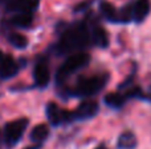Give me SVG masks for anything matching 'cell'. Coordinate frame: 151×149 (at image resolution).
<instances>
[{
	"label": "cell",
	"mask_w": 151,
	"mask_h": 149,
	"mask_svg": "<svg viewBox=\"0 0 151 149\" xmlns=\"http://www.w3.org/2000/svg\"><path fill=\"white\" fill-rule=\"evenodd\" d=\"M93 44V28L85 23L76 24L64 33L58 42V50L61 53L82 52L85 48Z\"/></svg>",
	"instance_id": "obj_1"
},
{
	"label": "cell",
	"mask_w": 151,
	"mask_h": 149,
	"mask_svg": "<svg viewBox=\"0 0 151 149\" xmlns=\"http://www.w3.org/2000/svg\"><path fill=\"white\" fill-rule=\"evenodd\" d=\"M151 9L150 0H135L125 5L121 11H117V23H141L146 18Z\"/></svg>",
	"instance_id": "obj_2"
},
{
	"label": "cell",
	"mask_w": 151,
	"mask_h": 149,
	"mask_svg": "<svg viewBox=\"0 0 151 149\" xmlns=\"http://www.w3.org/2000/svg\"><path fill=\"white\" fill-rule=\"evenodd\" d=\"M109 81L107 74H97L90 78H82L74 87V95L77 96H93L98 94Z\"/></svg>",
	"instance_id": "obj_3"
},
{
	"label": "cell",
	"mask_w": 151,
	"mask_h": 149,
	"mask_svg": "<svg viewBox=\"0 0 151 149\" xmlns=\"http://www.w3.org/2000/svg\"><path fill=\"white\" fill-rule=\"evenodd\" d=\"M90 62V55L85 52H76L72 53L66 61L63 63L60 69L57 71V81L63 82L68 78L69 75H72L76 71L81 70L82 67H85L88 63Z\"/></svg>",
	"instance_id": "obj_4"
},
{
	"label": "cell",
	"mask_w": 151,
	"mask_h": 149,
	"mask_svg": "<svg viewBox=\"0 0 151 149\" xmlns=\"http://www.w3.org/2000/svg\"><path fill=\"white\" fill-rule=\"evenodd\" d=\"M27 126H28V120L27 119H19V120L11 121L9 124H7V127L4 129V137L7 144L15 145L21 139Z\"/></svg>",
	"instance_id": "obj_5"
},
{
	"label": "cell",
	"mask_w": 151,
	"mask_h": 149,
	"mask_svg": "<svg viewBox=\"0 0 151 149\" xmlns=\"http://www.w3.org/2000/svg\"><path fill=\"white\" fill-rule=\"evenodd\" d=\"M47 115L49 118V121L53 126H58L61 123H65V121H70L73 120L72 118V112L68 111H64L58 107L55 103H49L47 107Z\"/></svg>",
	"instance_id": "obj_6"
},
{
	"label": "cell",
	"mask_w": 151,
	"mask_h": 149,
	"mask_svg": "<svg viewBox=\"0 0 151 149\" xmlns=\"http://www.w3.org/2000/svg\"><path fill=\"white\" fill-rule=\"evenodd\" d=\"M98 104L96 102H91V100H88V102H83L78 106V108L72 112V118L73 120H83V119H90L93 116L97 115L98 112Z\"/></svg>",
	"instance_id": "obj_7"
},
{
	"label": "cell",
	"mask_w": 151,
	"mask_h": 149,
	"mask_svg": "<svg viewBox=\"0 0 151 149\" xmlns=\"http://www.w3.org/2000/svg\"><path fill=\"white\" fill-rule=\"evenodd\" d=\"M33 75H35V81H36L37 86H40V87L47 86V84L49 83V79H50V73H49L48 63L44 62V61L37 63V65L35 66Z\"/></svg>",
	"instance_id": "obj_8"
},
{
	"label": "cell",
	"mask_w": 151,
	"mask_h": 149,
	"mask_svg": "<svg viewBox=\"0 0 151 149\" xmlns=\"http://www.w3.org/2000/svg\"><path fill=\"white\" fill-rule=\"evenodd\" d=\"M19 70L17 63L15 62L11 55H7V57H3V60L0 61V77L1 78H11L13 77Z\"/></svg>",
	"instance_id": "obj_9"
},
{
	"label": "cell",
	"mask_w": 151,
	"mask_h": 149,
	"mask_svg": "<svg viewBox=\"0 0 151 149\" xmlns=\"http://www.w3.org/2000/svg\"><path fill=\"white\" fill-rule=\"evenodd\" d=\"M118 149H134L137 147V139L134 133L131 132H125L118 139Z\"/></svg>",
	"instance_id": "obj_10"
},
{
	"label": "cell",
	"mask_w": 151,
	"mask_h": 149,
	"mask_svg": "<svg viewBox=\"0 0 151 149\" xmlns=\"http://www.w3.org/2000/svg\"><path fill=\"white\" fill-rule=\"evenodd\" d=\"M109 42V38H107V34L105 32V29L102 26H93V44L97 45V46L105 48Z\"/></svg>",
	"instance_id": "obj_11"
},
{
	"label": "cell",
	"mask_w": 151,
	"mask_h": 149,
	"mask_svg": "<svg viewBox=\"0 0 151 149\" xmlns=\"http://www.w3.org/2000/svg\"><path fill=\"white\" fill-rule=\"evenodd\" d=\"M127 100L125 94H121V92H115V94H109L105 98V103H106L109 107L113 108H121L125 102Z\"/></svg>",
	"instance_id": "obj_12"
},
{
	"label": "cell",
	"mask_w": 151,
	"mask_h": 149,
	"mask_svg": "<svg viewBox=\"0 0 151 149\" xmlns=\"http://www.w3.org/2000/svg\"><path fill=\"white\" fill-rule=\"evenodd\" d=\"M48 135H49V128H48V126H45V124H39V126H36L32 129L31 139L36 143H41L47 139Z\"/></svg>",
	"instance_id": "obj_13"
},
{
	"label": "cell",
	"mask_w": 151,
	"mask_h": 149,
	"mask_svg": "<svg viewBox=\"0 0 151 149\" xmlns=\"http://www.w3.org/2000/svg\"><path fill=\"white\" fill-rule=\"evenodd\" d=\"M99 11H101L102 16H104L105 18L117 23V9H115L110 3H102L101 7H99Z\"/></svg>",
	"instance_id": "obj_14"
},
{
	"label": "cell",
	"mask_w": 151,
	"mask_h": 149,
	"mask_svg": "<svg viewBox=\"0 0 151 149\" xmlns=\"http://www.w3.org/2000/svg\"><path fill=\"white\" fill-rule=\"evenodd\" d=\"M13 25L20 26V28H29L32 25V16L29 13H20L12 18Z\"/></svg>",
	"instance_id": "obj_15"
},
{
	"label": "cell",
	"mask_w": 151,
	"mask_h": 149,
	"mask_svg": "<svg viewBox=\"0 0 151 149\" xmlns=\"http://www.w3.org/2000/svg\"><path fill=\"white\" fill-rule=\"evenodd\" d=\"M9 41H11V44L15 48H17V49H24V48H27V45H28L27 37L20 33H12L9 36Z\"/></svg>",
	"instance_id": "obj_16"
},
{
	"label": "cell",
	"mask_w": 151,
	"mask_h": 149,
	"mask_svg": "<svg viewBox=\"0 0 151 149\" xmlns=\"http://www.w3.org/2000/svg\"><path fill=\"white\" fill-rule=\"evenodd\" d=\"M39 3L40 0H24L21 9L25 11V12H32V11H35L39 7Z\"/></svg>",
	"instance_id": "obj_17"
},
{
	"label": "cell",
	"mask_w": 151,
	"mask_h": 149,
	"mask_svg": "<svg viewBox=\"0 0 151 149\" xmlns=\"http://www.w3.org/2000/svg\"><path fill=\"white\" fill-rule=\"evenodd\" d=\"M96 149H106V148H105L104 145H101V147H98V148H96Z\"/></svg>",
	"instance_id": "obj_18"
},
{
	"label": "cell",
	"mask_w": 151,
	"mask_h": 149,
	"mask_svg": "<svg viewBox=\"0 0 151 149\" xmlns=\"http://www.w3.org/2000/svg\"><path fill=\"white\" fill-rule=\"evenodd\" d=\"M3 57H4V55H3V53H1V52H0V61H1V60H3Z\"/></svg>",
	"instance_id": "obj_19"
}]
</instances>
